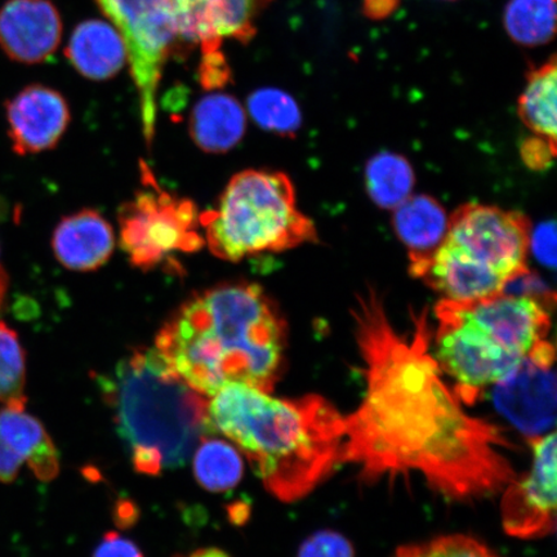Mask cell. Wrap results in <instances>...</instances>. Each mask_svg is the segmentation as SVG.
I'll use <instances>...</instances> for the list:
<instances>
[{"label":"cell","instance_id":"14","mask_svg":"<svg viewBox=\"0 0 557 557\" xmlns=\"http://www.w3.org/2000/svg\"><path fill=\"white\" fill-rule=\"evenodd\" d=\"M62 18L50 0H7L0 7V48L12 61L37 65L59 50Z\"/></svg>","mask_w":557,"mask_h":557},{"label":"cell","instance_id":"32","mask_svg":"<svg viewBox=\"0 0 557 557\" xmlns=\"http://www.w3.org/2000/svg\"><path fill=\"white\" fill-rule=\"evenodd\" d=\"M534 247L537 249L540 260L555 264V227L554 225L542 226L534 235Z\"/></svg>","mask_w":557,"mask_h":557},{"label":"cell","instance_id":"21","mask_svg":"<svg viewBox=\"0 0 557 557\" xmlns=\"http://www.w3.org/2000/svg\"><path fill=\"white\" fill-rule=\"evenodd\" d=\"M557 69L555 59L533 70L519 99L518 113L534 137L556 149Z\"/></svg>","mask_w":557,"mask_h":557},{"label":"cell","instance_id":"16","mask_svg":"<svg viewBox=\"0 0 557 557\" xmlns=\"http://www.w3.org/2000/svg\"><path fill=\"white\" fill-rule=\"evenodd\" d=\"M24 463L44 482L60 472L59 451L44 424L25 407H5L0 410V482H13Z\"/></svg>","mask_w":557,"mask_h":557},{"label":"cell","instance_id":"3","mask_svg":"<svg viewBox=\"0 0 557 557\" xmlns=\"http://www.w3.org/2000/svg\"><path fill=\"white\" fill-rule=\"evenodd\" d=\"M208 417L282 503L309 496L341 465L344 414L322 396L282 399L230 383L209 398Z\"/></svg>","mask_w":557,"mask_h":557},{"label":"cell","instance_id":"1","mask_svg":"<svg viewBox=\"0 0 557 557\" xmlns=\"http://www.w3.org/2000/svg\"><path fill=\"white\" fill-rule=\"evenodd\" d=\"M366 392L344 416L341 465L368 482L420 475L443 496L468 500L505 490L515 479L504 431L466 412L431 352L428 313L410 336L395 330L373 288L351 311Z\"/></svg>","mask_w":557,"mask_h":557},{"label":"cell","instance_id":"17","mask_svg":"<svg viewBox=\"0 0 557 557\" xmlns=\"http://www.w3.org/2000/svg\"><path fill=\"white\" fill-rule=\"evenodd\" d=\"M115 232L110 222L92 209L67 215L55 226L52 250L62 267L89 273L107 263L115 249Z\"/></svg>","mask_w":557,"mask_h":557},{"label":"cell","instance_id":"10","mask_svg":"<svg viewBox=\"0 0 557 557\" xmlns=\"http://www.w3.org/2000/svg\"><path fill=\"white\" fill-rule=\"evenodd\" d=\"M555 347L543 341L493 385L494 407L528 442L553 433L556 409Z\"/></svg>","mask_w":557,"mask_h":557},{"label":"cell","instance_id":"23","mask_svg":"<svg viewBox=\"0 0 557 557\" xmlns=\"http://www.w3.org/2000/svg\"><path fill=\"white\" fill-rule=\"evenodd\" d=\"M505 27L519 45L548 44L556 32V0H510L506 5Z\"/></svg>","mask_w":557,"mask_h":557},{"label":"cell","instance_id":"19","mask_svg":"<svg viewBox=\"0 0 557 557\" xmlns=\"http://www.w3.org/2000/svg\"><path fill=\"white\" fill-rule=\"evenodd\" d=\"M246 129V109L232 95H206L191 111L190 136L194 144L208 154H226L242 141Z\"/></svg>","mask_w":557,"mask_h":557},{"label":"cell","instance_id":"5","mask_svg":"<svg viewBox=\"0 0 557 557\" xmlns=\"http://www.w3.org/2000/svg\"><path fill=\"white\" fill-rule=\"evenodd\" d=\"M200 225L209 250L228 262L319 240L315 224L297 207L295 185L278 171L235 174L218 205L200 214Z\"/></svg>","mask_w":557,"mask_h":557},{"label":"cell","instance_id":"8","mask_svg":"<svg viewBox=\"0 0 557 557\" xmlns=\"http://www.w3.org/2000/svg\"><path fill=\"white\" fill-rule=\"evenodd\" d=\"M471 337L508 368L548 339L554 297L508 294L473 302L445 299Z\"/></svg>","mask_w":557,"mask_h":557},{"label":"cell","instance_id":"24","mask_svg":"<svg viewBox=\"0 0 557 557\" xmlns=\"http://www.w3.org/2000/svg\"><path fill=\"white\" fill-rule=\"evenodd\" d=\"M413 171L406 159L383 154L372 159L367 170L369 194L383 208H396L410 197Z\"/></svg>","mask_w":557,"mask_h":557},{"label":"cell","instance_id":"31","mask_svg":"<svg viewBox=\"0 0 557 557\" xmlns=\"http://www.w3.org/2000/svg\"><path fill=\"white\" fill-rule=\"evenodd\" d=\"M94 557H144V554L134 541L110 532L103 535L95 549Z\"/></svg>","mask_w":557,"mask_h":557},{"label":"cell","instance_id":"18","mask_svg":"<svg viewBox=\"0 0 557 557\" xmlns=\"http://www.w3.org/2000/svg\"><path fill=\"white\" fill-rule=\"evenodd\" d=\"M65 54L76 72L95 82L114 78L127 65L121 34L102 20H87L76 26Z\"/></svg>","mask_w":557,"mask_h":557},{"label":"cell","instance_id":"26","mask_svg":"<svg viewBox=\"0 0 557 557\" xmlns=\"http://www.w3.org/2000/svg\"><path fill=\"white\" fill-rule=\"evenodd\" d=\"M248 113L262 128L278 135L294 134L301 122L296 101L275 88H262L250 95Z\"/></svg>","mask_w":557,"mask_h":557},{"label":"cell","instance_id":"4","mask_svg":"<svg viewBox=\"0 0 557 557\" xmlns=\"http://www.w3.org/2000/svg\"><path fill=\"white\" fill-rule=\"evenodd\" d=\"M99 385L138 473L183 468L201 438L214 434L209 398L187 386L156 348H136Z\"/></svg>","mask_w":557,"mask_h":557},{"label":"cell","instance_id":"28","mask_svg":"<svg viewBox=\"0 0 557 557\" xmlns=\"http://www.w3.org/2000/svg\"><path fill=\"white\" fill-rule=\"evenodd\" d=\"M297 557H355V552L351 542L343 534L322 531L302 543Z\"/></svg>","mask_w":557,"mask_h":557},{"label":"cell","instance_id":"9","mask_svg":"<svg viewBox=\"0 0 557 557\" xmlns=\"http://www.w3.org/2000/svg\"><path fill=\"white\" fill-rule=\"evenodd\" d=\"M444 240L473 262L503 276L508 284L529 274L532 225L520 212L465 205L450 215Z\"/></svg>","mask_w":557,"mask_h":557},{"label":"cell","instance_id":"6","mask_svg":"<svg viewBox=\"0 0 557 557\" xmlns=\"http://www.w3.org/2000/svg\"><path fill=\"white\" fill-rule=\"evenodd\" d=\"M143 176L146 189L121 208L117 222L129 262L148 271L173 255L197 252L206 242L197 206L160 189L146 166Z\"/></svg>","mask_w":557,"mask_h":557},{"label":"cell","instance_id":"20","mask_svg":"<svg viewBox=\"0 0 557 557\" xmlns=\"http://www.w3.org/2000/svg\"><path fill=\"white\" fill-rule=\"evenodd\" d=\"M448 220L444 208L426 195L408 197L395 208V232L408 248L409 260L434 252L447 234Z\"/></svg>","mask_w":557,"mask_h":557},{"label":"cell","instance_id":"25","mask_svg":"<svg viewBox=\"0 0 557 557\" xmlns=\"http://www.w3.org/2000/svg\"><path fill=\"white\" fill-rule=\"evenodd\" d=\"M25 352L17 333L0 322V403L25 407Z\"/></svg>","mask_w":557,"mask_h":557},{"label":"cell","instance_id":"27","mask_svg":"<svg viewBox=\"0 0 557 557\" xmlns=\"http://www.w3.org/2000/svg\"><path fill=\"white\" fill-rule=\"evenodd\" d=\"M394 557H503L484 543L468 535H445V537L404 546Z\"/></svg>","mask_w":557,"mask_h":557},{"label":"cell","instance_id":"30","mask_svg":"<svg viewBox=\"0 0 557 557\" xmlns=\"http://www.w3.org/2000/svg\"><path fill=\"white\" fill-rule=\"evenodd\" d=\"M556 157V149L545 139L531 137L521 146V158L534 171L546 170Z\"/></svg>","mask_w":557,"mask_h":557},{"label":"cell","instance_id":"2","mask_svg":"<svg viewBox=\"0 0 557 557\" xmlns=\"http://www.w3.org/2000/svg\"><path fill=\"white\" fill-rule=\"evenodd\" d=\"M287 345V322L267 290L228 282L187 298L165 320L154 348L187 386L211 398L230 383L273 393Z\"/></svg>","mask_w":557,"mask_h":557},{"label":"cell","instance_id":"12","mask_svg":"<svg viewBox=\"0 0 557 557\" xmlns=\"http://www.w3.org/2000/svg\"><path fill=\"white\" fill-rule=\"evenodd\" d=\"M178 38L199 45L201 54L222 52V41L248 44L271 0H170Z\"/></svg>","mask_w":557,"mask_h":557},{"label":"cell","instance_id":"34","mask_svg":"<svg viewBox=\"0 0 557 557\" xmlns=\"http://www.w3.org/2000/svg\"><path fill=\"white\" fill-rule=\"evenodd\" d=\"M10 288V277L9 274L5 273L2 264H0V310H2L7 294H9Z\"/></svg>","mask_w":557,"mask_h":557},{"label":"cell","instance_id":"29","mask_svg":"<svg viewBox=\"0 0 557 557\" xmlns=\"http://www.w3.org/2000/svg\"><path fill=\"white\" fill-rule=\"evenodd\" d=\"M200 83L208 90L224 87L230 78L226 58L222 52L201 54Z\"/></svg>","mask_w":557,"mask_h":557},{"label":"cell","instance_id":"13","mask_svg":"<svg viewBox=\"0 0 557 557\" xmlns=\"http://www.w3.org/2000/svg\"><path fill=\"white\" fill-rule=\"evenodd\" d=\"M5 117L12 149L23 157L52 150L72 121L65 97L44 85L20 90L5 103Z\"/></svg>","mask_w":557,"mask_h":557},{"label":"cell","instance_id":"11","mask_svg":"<svg viewBox=\"0 0 557 557\" xmlns=\"http://www.w3.org/2000/svg\"><path fill=\"white\" fill-rule=\"evenodd\" d=\"M532 468L505 487L500 519L506 534L520 540L546 537L556 527V434L529 442Z\"/></svg>","mask_w":557,"mask_h":557},{"label":"cell","instance_id":"33","mask_svg":"<svg viewBox=\"0 0 557 557\" xmlns=\"http://www.w3.org/2000/svg\"><path fill=\"white\" fill-rule=\"evenodd\" d=\"M187 557H232L224 549L218 547L199 548Z\"/></svg>","mask_w":557,"mask_h":557},{"label":"cell","instance_id":"15","mask_svg":"<svg viewBox=\"0 0 557 557\" xmlns=\"http://www.w3.org/2000/svg\"><path fill=\"white\" fill-rule=\"evenodd\" d=\"M410 273L456 302H473L504 294L508 283L493 270L466 257L444 240L422 259L409 260Z\"/></svg>","mask_w":557,"mask_h":557},{"label":"cell","instance_id":"7","mask_svg":"<svg viewBox=\"0 0 557 557\" xmlns=\"http://www.w3.org/2000/svg\"><path fill=\"white\" fill-rule=\"evenodd\" d=\"M127 50V64L141 110L146 143L157 125V95L163 70L180 40L170 0H95Z\"/></svg>","mask_w":557,"mask_h":557},{"label":"cell","instance_id":"22","mask_svg":"<svg viewBox=\"0 0 557 557\" xmlns=\"http://www.w3.org/2000/svg\"><path fill=\"white\" fill-rule=\"evenodd\" d=\"M193 457L195 479L208 492H227L243 479V458L232 443L212 435L206 436L194 450Z\"/></svg>","mask_w":557,"mask_h":557}]
</instances>
